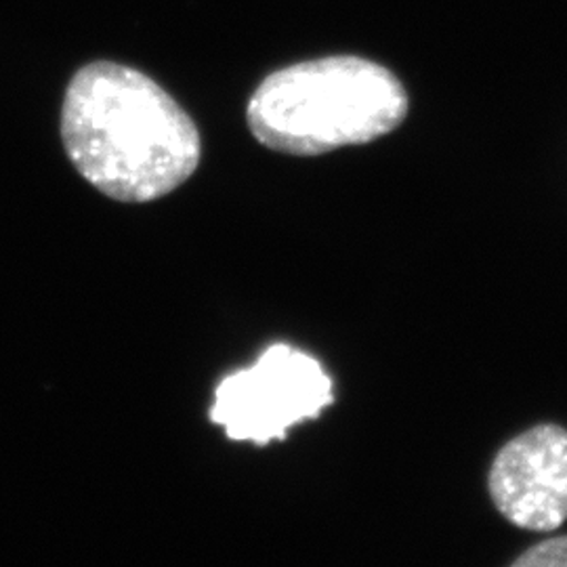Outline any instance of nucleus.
<instances>
[{
  "label": "nucleus",
  "mask_w": 567,
  "mask_h": 567,
  "mask_svg": "<svg viewBox=\"0 0 567 567\" xmlns=\"http://www.w3.org/2000/svg\"><path fill=\"white\" fill-rule=\"evenodd\" d=\"M61 140L82 177L118 203L163 198L200 164V135L182 105L110 61L84 65L70 82Z\"/></svg>",
  "instance_id": "1"
},
{
  "label": "nucleus",
  "mask_w": 567,
  "mask_h": 567,
  "mask_svg": "<svg viewBox=\"0 0 567 567\" xmlns=\"http://www.w3.org/2000/svg\"><path fill=\"white\" fill-rule=\"evenodd\" d=\"M404 84L383 65L337 55L269 74L248 102L255 140L290 156L374 142L408 116Z\"/></svg>",
  "instance_id": "2"
},
{
  "label": "nucleus",
  "mask_w": 567,
  "mask_h": 567,
  "mask_svg": "<svg viewBox=\"0 0 567 567\" xmlns=\"http://www.w3.org/2000/svg\"><path fill=\"white\" fill-rule=\"evenodd\" d=\"M332 402V381L322 364L290 344H271L215 391L213 423L236 442L269 444Z\"/></svg>",
  "instance_id": "3"
},
{
  "label": "nucleus",
  "mask_w": 567,
  "mask_h": 567,
  "mask_svg": "<svg viewBox=\"0 0 567 567\" xmlns=\"http://www.w3.org/2000/svg\"><path fill=\"white\" fill-rule=\"evenodd\" d=\"M494 507L508 524L553 532L567 522V429L529 426L508 440L487 473Z\"/></svg>",
  "instance_id": "4"
},
{
  "label": "nucleus",
  "mask_w": 567,
  "mask_h": 567,
  "mask_svg": "<svg viewBox=\"0 0 567 567\" xmlns=\"http://www.w3.org/2000/svg\"><path fill=\"white\" fill-rule=\"evenodd\" d=\"M508 567H567V534L527 548Z\"/></svg>",
  "instance_id": "5"
}]
</instances>
